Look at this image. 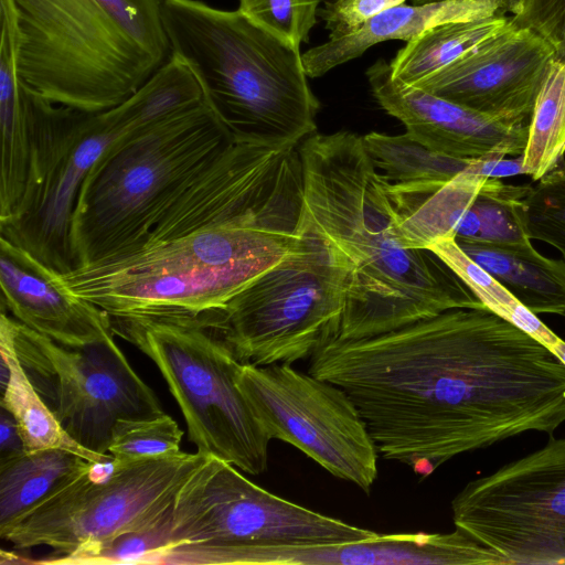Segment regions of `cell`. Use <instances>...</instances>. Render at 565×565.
<instances>
[{
    "mask_svg": "<svg viewBox=\"0 0 565 565\" xmlns=\"http://www.w3.org/2000/svg\"><path fill=\"white\" fill-rule=\"evenodd\" d=\"M114 334L158 366L198 451L248 475L267 469L271 440L237 384L243 363L199 318H111Z\"/></svg>",
    "mask_w": 565,
    "mask_h": 565,
    "instance_id": "52a82bcc",
    "label": "cell"
},
{
    "mask_svg": "<svg viewBox=\"0 0 565 565\" xmlns=\"http://www.w3.org/2000/svg\"><path fill=\"white\" fill-rule=\"evenodd\" d=\"M163 20L172 54L234 140L289 147L316 132L320 103L299 47L238 9L200 0H163Z\"/></svg>",
    "mask_w": 565,
    "mask_h": 565,
    "instance_id": "277c9868",
    "label": "cell"
},
{
    "mask_svg": "<svg viewBox=\"0 0 565 565\" xmlns=\"http://www.w3.org/2000/svg\"><path fill=\"white\" fill-rule=\"evenodd\" d=\"M556 57L546 39L513 24L412 86L495 118L530 122Z\"/></svg>",
    "mask_w": 565,
    "mask_h": 565,
    "instance_id": "9a60e30c",
    "label": "cell"
},
{
    "mask_svg": "<svg viewBox=\"0 0 565 565\" xmlns=\"http://www.w3.org/2000/svg\"><path fill=\"white\" fill-rule=\"evenodd\" d=\"M308 372L342 387L377 451L425 478L461 454L565 423V365L488 309L333 340Z\"/></svg>",
    "mask_w": 565,
    "mask_h": 565,
    "instance_id": "6da1fadb",
    "label": "cell"
},
{
    "mask_svg": "<svg viewBox=\"0 0 565 565\" xmlns=\"http://www.w3.org/2000/svg\"><path fill=\"white\" fill-rule=\"evenodd\" d=\"M233 141L204 100L114 140L85 179L73 214L78 267L130 254L175 191Z\"/></svg>",
    "mask_w": 565,
    "mask_h": 565,
    "instance_id": "8992f818",
    "label": "cell"
},
{
    "mask_svg": "<svg viewBox=\"0 0 565 565\" xmlns=\"http://www.w3.org/2000/svg\"><path fill=\"white\" fill-rule=\"evenodd\" d=\"M322 0H239L238 10L269 32L300 49L317 24Z\"/></svg>",
    "mask_w": 565,
    "mask_h": 565,
    "instance_id": "4dcf8cb0",
    "label": "cell"
},
{
    "mask_svg": "<svg viewBox=\"0 0 565 565\" xmlns=\"http://www.w3.org/2000/svg\"><path fill=\"white\" fill-rule=\"evenodd\" d=\"M516 212L526 236L556 248L565 259V168H557L530 185Z\"/></svg>",
    "mask_w": 565,
    "mask_h": 565,
    "instance_id": "f1b7e54d",
    "label": "cell"
},
{
    "mask_svg": "<svg viewBox=\"0 0 565 565\" xmlns=\"http://www.w3.org/2000/svg\"><path fill=\"white\" fill-rule=\"evenodd\" d=\"M512 25L510 17H492L431 28L396 52L388 62L391 74L404 84L415 85Z\"/></svg>",
    "mask_w": 565,
    "mask_h": 565,
    "instance_id": "603a6c76",
    "label": "cell"
},
{
    "mask_svg": "<svg viewBox=\"0 0 565 565\" xmlns=\"http://www.w3.org/2000/svg\"><path fill=\"white\" fill-rule=\"evenodd\" d=\"M430 1H438V0H412V3L419 4V3L430 2Z\"/></svg>",
    "mask_w": 565,
    "mask_h": 565,
    "instance_id": "8d00e7d4",
    "label": "cell"
},
{
    "mask_svg": "<svg viewBox=\"0 0 565 565\" xmlns=\"http://www.w3.org/2000/svg\"><path fill=\"white\" fill-rule=\"evenodd\" d=\"M302 216L199 230L61 275L111 318L201 317L220 310L303 242Z\"/></svg>",
    "mask_w": 565,
    "mask_h": 565,
    "instance_id": "5b68a950",
    "label": "cell"
},
{
    "mask_svg": "<svg viewBox=\"0 0 565 565\" xmlns=\"http://www.w3.org/2000/svg\"><path fill=\"white\" fill-rule=\"evenodd\" d=\"M1 309L57 343L83 348L114 338L111 317L74 294L60 274L0 237Z\"/></svg>",
    "mask_w": 565,
    "mask_h": 565,
    "instance_id": "e0dca14e",
    "label": "cell"
},
{
    "mask_svg": "<svg viewBox=\"0 0 565 565\" xmlns=\"http://www.w3.org/2000/svg\"><path fill=\"white\" fill-rule=\"evenodd\" d=\"M209 456L179 450L126 463L87 461L0 536L18 550L47 546L52 558L153 526Z\"/></svg>",
    "mask_w": 565,
    "mask_h": 565,
    "instance_id": "9c48e42d",
    "label": "cell"
},
{
    "mask_svg": "<svg viewBox=\"0 0 565 565\" xmlns=\"http://www.w3.org/2000/svg\"><path fill=\"white\" fill-rule=\"evenodd\" d=\"M237 384L270 439L292 445L332 476L370 492L379 451L342 387L289 363H243Z\"/></svg>",
    "mask_w": 565,
    "mask_h": 565,
    "instance_id": "5bb4252c",
    "label": "cell"
},
{
    "mask_svg": "<svg viewBox=\"0 0 565 565\" xmlns=\"http://www.w3.org/2000/svg\"><path fill=\"white\" fill-rule=\"evenodd\" d=\"M172 511L153 526L126 532L71 554L35 561L40 564H157L171 544Z\"/></svg>",
    "mask_w": 565,
    "mask_h": 565,
    "instance_id": "83f0119b",
    "label": "cell"
},
{
    "mask_svg": "<svg viewBox=\"0 0 565 565\" xmlns=\"http://www.w3.org/2000/svg\"><path fill=\"white\" fill-rule=\"evenodd\" d=\"M459 529L508 565L565 564V438L469 481L451 501Z\"/></svg>",
    "mask_w": 565,
    "mask_h": 565,
    "instance_id": "4fadbf2b",
    "label": "cell"
},
{
    "mask_svg": "<svg viewBox=\"0 0 565 565\" xmlns=\"http://www.w3.org/2000/svg\"><path fill=\"white\" fill-rule=\"evenodd\" d=\"M292 254L259 275L224 308L199 318L242 363L310 359L338 339L348 266L322 237L303 227Z\"/></svg>",
    "mask_w": 565,
    "mask_h": 565,
    "instance_id": "ba28073f",
    "label": "cell"
},
{
    "mask_svg": "<svg viewBox=\"0 0 565 565\" xmlns=\"http://www.w3.org/2000/svg\"><path fill=\"white\" fill-rule=\"evenodd\" d=\"M375 534L282 499L209 456L175 494L161 563L217 564L231 550L329 545Z\"/></svg>",
    "mask_w": 565,
    "mask_h": 565,
    "instance_id": "30bf717a",
    "label": "cell"
},
{
    "mask_svg": "<svg viewBox=\"0 0 565 565\" xmlns=\"http://www.w3.org/2000/svg\"><path fill=\"white\" fill-rule=\"evenodd\" d=\"M183 430L164 413L149 418L119 419L108 447L117 461L126 463L180 450Z\"/></svg>",
    "mask_w": 565,
    "mask_h": 565,
    "instance_id": "f546056e",
    "label": "cell"
},
{
    "mask_svg": "<svg viewBox=\"0 0 565 565\" xmlns=\"http://www.w3.org/2000/svg\"><path fill=\"white\" fill-rule=\"evenodd\" d=\"M565 365V341L559 337L548 348Z\"/></svg>",
    "mask_w": 565,
    "mask_h": 565,
    "instance_id": "d590c367",
    "label": "cell"
},
{
    "mask_svg": "<svg viewBox=\"0 0 565 565\" xmlns=\"http://www.w3.org/2000/svg\"><path fill=\"white\" fill-rule=\"evenodd\" d=\"M246 564L503 565L504 559L463 531L379 534L353 542L248 548Z\"/></svg>",
    "mask_w": 565,
    "mask_h": 565,
    "instance_id": "ac0fdd59",
    "label": "cell"
},
{
    "mask_svg": "<svg viewBox=\"0 0 565 565\" xmlns=\"http://www.w3.org/2000/svg\"><path fill=\"white\" fill-rule=\"evenodd\" d=\"M466 170L483 177L499 179L515 174H524L523 157L520 154L513 159L488 158L473 160Z\"/></svg>",
    "mask_w": 565,
    "mask_h": 565,
    "instance_id": "836d02e7",
    "label": "cell"
},
{
    "mask_svg": "<svg viewBox=\"0 0 565 565\" xmlns=\"http://www.w3.org/2000/svg\"><path fill=\"white\" fill-rule=\"evenodd\" d=\"M456 243L533 313L565 317L564 258L543 256L533 247L531 239L508 244Z\"/></svg>",
    "mask_w": 565,
    "mask_h": 565,
    "instance_id": "44dd1931",
    "label": "cell"
},
{
    "mask_svg": "<svg viewBox=\"0 0 565 565\" xmlns=\"http://www.w3.org/2000/svg\"><path fill=\"white\" fill-rule=\"evenodd\" d=\"M0 427V462H2L25 450L14 417L2 406Z\"/></svg>",
    "mask_w": 565,
    "mask_h": 565,
    "instance_id": "e575fe53",
    "label": "cell"
},
{
    "mask_svg": "<svg viewBox=\"0 0 565 565\" xmlns=\"http://www.w3.org/2000/svg\"><path fill=\"white\" fill-rule=\"evenodd\" d=\"M0 355L1 406L14 417L25 451L63 449L93 462L114 458L83 447L61 425L19 361L4 311L0 318Z\"/></svg>",
    "mask_w": 565,
    "mask_h": 565,
    "instance_id": "7402d4cb",
    "label": "cell"
},
{
    "mask_svg": "<svg viewBox=\"0 0 565 565\" xmlns=\"http://www.w3.org/2000/svg\"><path fill=\"white\" fill-rule=\"evenodd\" d=\"M148 126L131 97L100 111L52 103L39 94L35 153L24 198L0 237L60 275L78 268L72 220L90 169L118 137Z\"/></svg>",
    "mask_w": 565,
    "mask_h": 565,
    "instance_id": "8fae6325",
    "label": "cell"
},
{
    "mask_svg": "<svg viewBox=\"0 0 565 565\" xmlns=\"http://www.w3.org/2000/svg\"><path fill=\"white\" fill-rule=\"evenodd\" d=\"M406 0H329L319 9L329 38L341 36L358 29L384 11Z\"/></svg>",
    "mask_w": 565,
    "mask_h": 565,
    "instance_id": "d6a6232c",
    "label": "cell"
},
{
    "mask_svg": "<svg viewBox=\"0 0 565 565\" xmlns=\"http://www.w3.org/2000/svg\"><path fill=\"white\" fill-rule=\"evenodd\" d=\"M362 139L372 162L390 182L415 191L438 190L473 161L436 152L406 131L403 135L371 131Z\"/></svg>",
    "mask_w": 565,
    "mask_h": 565,
    "instance_id": "cb8c5ba5",
    "label": "cell"
},
{
    "mask_svg": "<svg viewBox=\"0 0 565 565\" xmlns=\"http://www.w3.org/2000/svg\"><path fill=\"white\" fill-rule=\"evenodd\" d=\"M377 104L415 140L441 154L479 160L523 153L530 122H514L473 110L404 84L379 60L366 70Z\"/></svg>",
    "mask_w": 565,
    "mask_h": 565,
    "instance_id": "2e32d148",
    "label": "cell"
},
{
    "mask_svg": "<svg viewBox=\"0 0 565 565\" xmlns=\"http://www.w3.org/2000/svg\"><path fill=\"white\" fill-rule=\"evenodd\" d=\"M6 317L17 355L31 383L68 435L83 447L107 455L119 419L163 413L158 397L135 372L114 338L72 348L7 312Z\"/></svg>",
    "mask_w": 565,
    "mask_h": 565,
    "instance_id": "7c38bea8",
    "label": "cell"
},
{
    "mask_svg": "<svg viewBox=\"0 0 565 565\" xmlns=\"http://www.w3.org/2000/svg\"><path fill=\"white\" fill-rule=\"evenodd\" d=\"M88 460L63 449L24 451L0 462V531Z\"/></svg>",
    "mask_w": 565,
    "mask_h": 565,
    "instance_id": "d4e9b609",
    "label": "cell"
},
{
    "mask_svg": "<svg viewBox=\"0 0 565 565\" xmlns=\"http://www.w3.org/2000/svg\"><path fill=\"white\" fill-rule=\"evenodd\" d=\"M23 82L54 104L100 111L172 56L163 0H11Z\"/></svg>",
    "mask_w": 565,
    "mask_h": 565,
    "instance_id": "3957f363",
    "label": "cell"
},
{
    "mask_svg": "<svg viewBox=\"0 0 565 565\" xmlns=\"http://www.w3.org/2000/svg\"><path fill=\"white\" fill-rule=\"evenodd\" d=\"M476 295L486 309L514 324L550 348L558 338L535 313L519 301L501 282L468 257L454 238L441 239L429 248Z\"/></svg>",
    "mask_w": 565,
    "mask_h": 565,
    "instance_id": "4316f807",
    "label": "cell"
},
{
    "mask_svg": "<svg viewBox=\"0 0 565 565\" xmlns=\"http://www.w3.org/2000/svg\"><path fill=\"white\" fill-rule=\"evenodd\" d=\"M511 22L529 28L555 49L557 57H565V0H523Z\"/></svg>",
    "mask_w": 565,
    "mask_h": 565,
    "instance_id": "1f68e13d",
    "label": "cell"
},
{
    "mask_svg": "<svg viewBox=\"0 0 565 565\" xmlns=\"http://www.w3.org/2000/svg\"><path fill=\"white\" fill-rule=\"evenodd\" d=\"M565 154V57H556L537 94L529 124L523 171L539 181Z\"/></svg>",
    "mask_w": 565,
    "mask_h": 565,
    "instance_id": "484cf974",
    "label": "cell"
},
{
    "mask_svg": "<svg viewBox=\"0 0 565 565\" xmlns=\"http://www.w3.org/2000/svg\"><path fill=\"white\" fill-rule=\"evenodd\" d=\"M523 0H438L401 4L372 18L341 36L329 38L302 53L310 78L360 57L370 47L390 40L408 42L440 24L516 14Z\"/></svg>",
    "mask_w": 565,
    "mask_h": 565,
    "instance_id": "d6986e66",
    "label": "cell"
},
{
    "mask_svg": "<svg viewBox=\"0 0 565 565\" xmlns=\"http://www.w3.org/2000/svg\"><path fill=\"white\" fill-rule=\"evenodd\" d=\"M0 24L1 223L17 212L29 185L39 94L19 72L14 12L9 0L0 1Z\"/></svg>",
    "mask_w": 565,
    "mask_h": 565,
    "instance_id": "ffe728a7",
    "label": "cell"
},
{
    "mask_svg": "<svg viewBox=\"0 0 565 565\" xmlns=\"http://www.w3.org/2000/svg\"><path fill=\"white\" fill-rule=\"evenodd\" d=\"M298 150L302 225L330 244L348 266L335 340L376 337L451 309H486L431 250L402 245L397 194L372 162L362 136L315 132Z\"/></svg>",
    "mask_w": 565,
    "mask_h": 565,
    "instance_id": "7a4b0ae2",
    "label": "cell"
}]
</instances>
